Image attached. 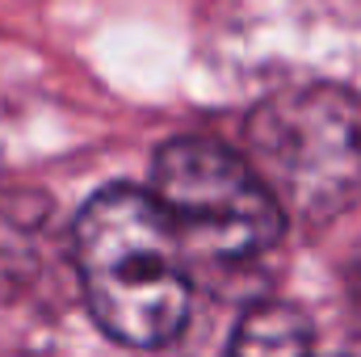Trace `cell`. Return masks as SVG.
<instances>
[{
	"instance_id": "6",
	"label": "cell",
	"mask_w": 361,
	"mask_h": 357,
	"mask_svg": "<svg viewBox=\"0 0 361 357\" xmlns=\"http://www.w3.org/2000/svg\"><path fill=\"white\" fill-rule=\"evenodd\" d=\"M341 357H349V353H341Z\"/></svg>"
},
{
	"instance_id": "3",
	"label": "cell",
	"mask_w": 361,
	"mask_h": 357,
	"mask_svg": "<svg viewBox=\"0 0 361 357\" xmlns=\"http://www.w3.org/2000/svg\"><path fill=\"white\" fill-rule=\"evenodd\" d=\"M152 198L180 244L210 261H257L286 231V210L252 160L214 139H169L152 160Z\"/></svg>"
},
{
	"instance_id": "2",
	"label": "cell",
	"mask_w": 361,
	"mask_h": 357,
	"mask_svg": "<svg viewBox=\"0 0 361 357\" xmlns=\"http://www.w3.org/2000/svg\"><path fill=\"white\" fill-rule=\"evenodd\" d=\"M248 152L281 210L332 219L361 189V101L336 85L277 92L248 118Z\"/></svg>"
},
{
	"instance_id": "1",
	"label": "cell",
	"mask_w": 361,
	"mask_h": 357,
	"mask_svg": "<svg viewBox=\"0 0 361 357\" xmlns=\"http://www.w3.org/2000/svg\"><path fill=\"white\" fill-rule=\"evenodd\" d=\"M80 290L101 332L130 349L169 345L189 320V248L152 189L109 185L72 227Z\"/></svg>"
},
{
	"instance_id": "4",
	"label": "cell",
	"mask_w": 361,
	"mask_h": 357,
	"mask_svg": "<svg viewBox=\"0 0 361 357\" xmlns=\"http://www.w3.org/2000/svg\"><path fill=\"white\" fill-rule=\"evenodd\" d=\"M311 320L290 303H257L231 332L227 357H311Z\"/></svg>"
},
{
	"instance_id": "5",
	"label": "cell",
	"mask_w": 361,
	"mask_h": 357,
	"mask_svg": "<svg viewBox=\"0 0 361 357\" xmlns=\"http://www.w3.org/2000/svg\"><path fill=\"white\" fill-rule=\"evenodd\" d=\"M51 219V202L38 193H0V273H17L30 265V257L38 253V240L47 231Z\"/></svg>"
}]
</instances>
